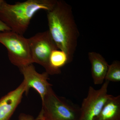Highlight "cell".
Returning <instances> with one entry per match:
<instances>
[{"mask_svg":"<svg viewBox=\"0 0 120 120\" xmlns=\"http://www.w3.org/2000/svg\"><path fill=\"white\" fill-rule=\"evenodd\" d=\"M88 58L91 64V76L95 85L102 84L105 80L109 64L100 54L89 52Z\"/></svg>","mask_w":120,"mask_h":120,"instance_id":"obj_9","label":"cell"},{"mask_svg":"<svg viewBox=\"0 0 120 120\" xmlns=\"http://www.w3.org/2000/svg\"><path fill=\"white\" fill-rule=\"evenodd\" d=\"M11 31V29L0 19V32Z\"/></svg>","mask_w":120,"mask_h":120,"instance_id":"obj_14","label":"cell"},{"mask_svg":"<svg viewBox=\"0 0 120 120\" xmlns=\"http://www.w3.org/2000/svg\"><path fill=\"white\" fill-rule=\"evenodd\" d=\"M4 1V0H0V8L2 6V4H3Z\"/></svg>","mask_w":120,"mask_h":120,"instance_id":"obj_15","label":"cell"},{"mask_svg":"<svg viewBox=\"0 0 120 120\" xmlns=\"http://www.w3.org/2000/svg\"><path fill=\"white\" fill-rule=\"evenodd\" d=\"M0 43L7 48L9 60L20 69L34 63L28 38L12 31L0 32Z\"/></svg>","mask_w":120,"mask_h":120,"instance_id":"obj_4","label":"cell"},{"mask_svg":"<svg viewBox=\"0 0 120 120\" xmlns=\"http://www.w3.org/2000/svg\"><path fill=\"white\" fill-rule=\"evenodd\" d=\"M26 90L23 80L20 86L0 99V120H9L22 101L23 95Z\"/></svg>","mask_w":120,"mask_h":120,"instance_id":"obj_8","label":"cell"},{"mask_svg":"<svg viewBox=\"0 0 120 120\" xmlns=\"http://www.w3.org/2000/svg\"><path fill=\"white\" fill-rule=\"evenodd\" d=\"M105 81L112 82H120V62L114 61L110 65H109Z\"/></svg>","mask_w":120,"mask_h":120,"instance_id":"obj_12","label":"cell"},{"mask_svg":"<svg viewBox=\"0 0 120 120\" xmlns=\"http://www.w3.org/2000/svg\"><path fill=\"white\" fill-rule=\"evenodd\" d=\"M109 82L105 81L99 90L89 87L87 96L84 99L80 107L79 120H93L100 113L111 95L108 94Z\"/></svg>","mask_w":120,"mask_h":120,"instance_id":"obj_6","label":"cell"},{"mask_svg":"<svg viewBox=\"0 0 120 120\" xmlns=\"http://www.w3.org/2000/svg\"><path fill=\"white\" fill-rule=\"evenodd\" d=\"M69 63L70 62L67 54L60 50H53L50 56V65L58 74L61 73V68Z\"/></svg>","mask_w":120,"mask_h":120,"instance_id":"obj_11","label":"cell"},{"mask_svg":"<svg viewBox=\"0 0 120 120\" xmlns=\"http://www.w3.org/2000/svg\"><path fill=\"white\" fill-rule=\"evenodd\" d=\"M19 69L23 75V80L26 85V94H28L30 88H33L39 93L42 100L52 87V84L48 81L49 75L46 72L42 73L37 72L32 64Z\"/></svg>","mask_w":120,"mask_h":120,"instance_id":"obj_7","label":"cell"},{"mask_svg":"<svg viewBox=\"0 0 120 120\" xmlns=\"http://www.w3.org/2000/svg\"><path fill=\"white\" fill-rule=\"evenodd\" d=\"M19 120H35L34 117L29 114L21 113L19 116Z\"/></svg>","mask_w":120,"mask_h":120,"instance_id":"obj_13","label":"cell"},{"mask_svg":"<svg viewBox=\"0 0 120 120\" xmlns=\"http://www.w3.org/2000/svg\"><path fill=\"white\" fill-rule=\"evenodd\" d=\"M28 39L33 62L42 66L49 75L58 74L50 65V56L52 52L59 49L49 30L37 33Z\"/></svg>","mask_w":120,"mask_h":120,"instance_id":"obj_5","label":"cell"},{"mask_svg":"<svg viewBox=\"0 0 120 120\" xmlns=\"http://www.w3.org/2000/svg\"><path fill=\"white\" fill-rule=\"evenodd\" d=\"M57 0H27L9 4L4 1L0 8V19L11 31L23 35L37 12L52 10Z\"/></svg>","mask_w":120,"mask_h":120,"instance_id":"obj_2","label":"cell"},{"mask_svg":"<svg viewBox=\"0 0 120 120\" xmlns=\"http://www.w3.org/2000/svg\"><path fill=\"white\" fill-rule=\"evenodd\" d=\"M42 107L35 120H79L80 107L59 97L51 87L42 100Z\"/></svg>","mask_w":120,"mask_h":120,"instance_id":"obj_3","label":"cell"},{"mask_svg":"<svg viewBox=\"0 0 120 120\" xmlns=\"http://www.w3.org/2000/svg\"><path fill=\"white\" fill-rule=\"evenodd\" d=\"M47 19L50 36L58 49L67 54L71 62L80 35L71 7L64 0H57L52 9L47 12Z\"/></svg>","mask_w":120,"mask_h":120,"instance_id":"obj_1","label":"cell"},{"mask_svg":"<svg viewBox=\"0 0 120 120\" xmlns=\"http://www.w3.org/2000/svg\"><path fill=\"white\" fill-rule=\"evenodd\" d=\"M93 120H120V95H111L100 113Z\"/></svg>","mask_w":120,"mask_h":120,"instance_id":"obj_10","label":"cell"}]
</instances>
